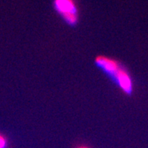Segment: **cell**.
<instances>
[{
    "label": "cell",
    "mask_w": 148,
    "mask_h": 148,
    "mask_svg": "<svg viewBox=\"0 0 148 148\" xmlns=\"http://www.w3.org/2000/svg\"><path fill=\"white\" fill-rule=\"evenodd\" d=\"M6 146V140L5 138L0 135V148H5Z\"/></svg>",
    "instance_id": "3"
},
{
    "label": "cell",
    "mask_w": 148,
    "mask_h": 148,
    "mask_svg": "<svg viewBox=\"0 0 148 148\" xmlns=\"http://www.w3.org/2000/svg\"><path fill=\"white\" fill-rule=\"evenodd\" d=\"M96 62L98 66L114 77V81H116L120 89L124 92L126 94L132 92L133 84L130 74L126 70L123 69L118 62L105 56L97 57Z\"/></svg>",
    "instance_id": "1"
},
{
    "label": "cell",
    "mask_w": 148,
    "mask_h": 148,
    "mask_svg": "<svg viewBox=\"0 0 148 148\" xmlns=\"http://www.w3.org/2000/svg\"><path fill=\"white\" fill-rule=\"evenodd\" d=\"M80 148H87V147H81Z\"/></svg>",
    "instance_id": "4"
},
{
    "label": "cell",
    "mask_w": 148,
    "mask_h": 148,
    "mask_svg": "<svg viewBox=\"0 0 148 148\" xmlns=\"http://www.w3.org/2000/svg\"><path fill=\"white\" fill-rule=\"evenodd\" d=\"M53 8L67 23L69 25L77 23L78 8L75 0H53Z\"/></svg>",
    "instance_id": "2"
}]
</instances>
